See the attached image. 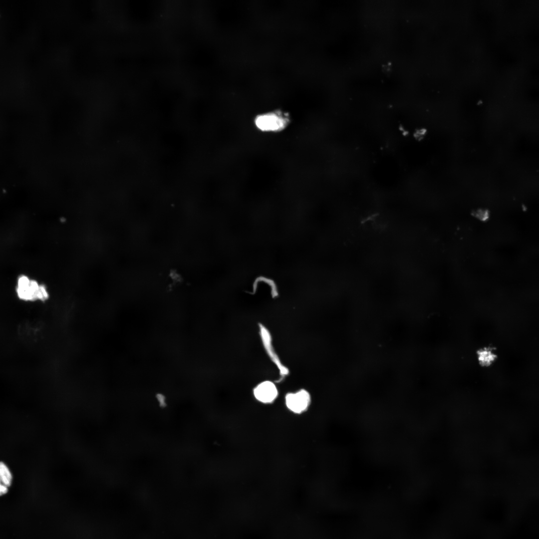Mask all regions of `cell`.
I'll return each mask as SVG.
<instances>
[{
  "mask_svg": "<svg viewBox=\"0 0 539 539\" xmlns=\"http://www.w3.org/2000/svg\"><path fill=\"white\" fill-rule=\"evenodd\" d=\"M16 293L20 299L25 301H45L49 296L44 285L39 284L35 280H30L24 275L18 279Z\"/></svg>",
  "mask_w": 539,
  "mask_h": 539,
  "instance_id": "6da1fadb",
  "label": "cell"
},
{
  "mask_svg": "<svg viewBox=\"0 0 539 539\" xmlns=\"http://www.w3.org/2000/svg\"><path fill=\"white\" fill-rule=\"evenodd\" d=\"M288 123L287 116L280 112L263 114L255 119L256 127L265 132L279 131L285 128Z\"/></svg>",
  "mask_w": 539,
  "mask_h": 539,
  "instance_id": "7a4b0ae2",
  "label": "cell"
},
{
  "mask_svg": "<svg viewBox=\"0 0 539 539\" xmlns=\"http://www.w3.org/2000/svg\"><path fill=\"white\" fill-rule=\"evenodd\" d=\"M310 403V395L304 389L295 393H288L285 398L286 408L294 414L299 415L305 412L309 408Z\"/></svg>",
  "mask_w": 539,
  "mask_h": 539,
  "instance_id": "3957f363",
  "label": "cell"
},
{
  "mask_svg": "<svg viewBox=\"0 0 539 539\" xmlns=\"http://www.w3.org/2000/svg\"><path fill=\"white\" fill-rule=\"evenodd\" d=\"M255 398L263 404H270L276 398L278 391L275 385L270 381H264L259 384L253 391Z\"/></svg>",
  "mask_w": 539,
  "mask_h": 539,
  "instance_id": "277c9868",
  "label": "cell"
},
{
  "mask_svg": "<svg viewBox=\"0 0 539 539\" xmlns=\"http://www.w3.org/2000/svg\"><path fill=\"white\" fill-rule=\"evenodd\" d=\"M13 475L8 465L0 460V498L6 495L13 484Z\"/></svg>",
  "mask_w": 539,
  "mask_h": 539,
  "instance_id": "5b68a950",
  "label": "cell"
},
{
  "mask_svg": "<svg viewBox=\"0 0 539 539\" xmlns=\"http://www.w3.org/2000/svg\"><path fill=\"white\" fill-rule=\"evenodd\" d=\"M477 358L481 366L488 367L495 363L497 355L492 347H485L477 351Z\"/></svg>",
  "mask_w": 539,
  "mask_h": 539,
  "instance_id": "8992f818",
  "label": "cell"
},
{
  "mask_svg": "<svg viewBox=\"0 0 539 539\" xmlns=\"http://www.w3.org/2000/svg\"><path fill=\"white\" fill-rule=\"evenodd\" d=\"M473 215L478 220L485 221L489 218V214L487 210L479 209L473 212Z\"/></svg>",
  "mask_w": 539,
  "mask_h": 539,
  "instance_id": "52a82bcc",
  "label": "cell"
},
{
  "mask_svg": "<svg viewBox=\"0 0 539 539\" xmlns=\"http://www.w3.org/2000/svg\"><path fill=\"white\" fill-rule=\"evenodd\" d=\"M156 398L159 401L160 406L161 407H164L166 406V404L165 402V397L163 394H158L156 395Z\"/></svg>",
  "mask_w": 539,
  "mask_h": 539,
  "instance_id": "ba28073f",
  "label": "cell"
}]
</instances>
